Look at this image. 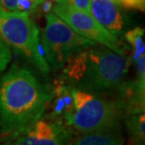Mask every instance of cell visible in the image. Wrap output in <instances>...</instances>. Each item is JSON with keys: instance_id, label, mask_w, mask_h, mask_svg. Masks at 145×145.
Returning a JSON list of instances; mask_svg holds the SVG:
<instances>
[{"instance_id": "obj_18", "label": "cell", "mask_w": 145, "mask_h": 145, "mask_svg": "<svg viewBox=\"0 0 145 145\" xmlns=\"http://www.w3.org/2000/svg\"><path fill=\"white\" fill-rule=\"evenodd\" d=\"M114 2H116V3H118V4L121 5V0H113Z\"/></svg>"}, {"instance_id": "obj_16", "label": "cell", "mask_w": 145, "mask_h": 145, "mask_svg": "<svg viewBox=\"0 0 145 145\" xmlns=\"http://www.w3.org/2000/svg\"><path fill=\"white\" fill-rule=\"evenodd\" d=\"M121 5L125 8H135V10L144 11L145 0H121Z\"/></svg>"}, {"instance_id": "obj_2", "label": "cell", "mask_w": 145, "mask_h": 145, "mask_svg": "<svg viewBox=\"0 0 145 145\" xmlns=\"http://www.w3.org/2000/svg\"><path fill=\"white\" fill-rule=\"evenodd\" d=\"M130 61L101 44L81 49L66 61L58 80L71 87L104 95L124 82Z\"/></svg>"}, {"instance_id": "obj_3", "label": "cell", "mask_w": 145, "mask_h": 145, "mask_svg": "<svg viewBox=\"0 0 145 145\" xmlns=\"http://www.w3.org/2000/svg\"><path fill=\"white\" fill-rule=\"evenodd\" d=\"M73 109L64 123L81 134L120 129L122 112L116 99L111 100L73 88Z\"/></svg>"}, {"instance_id": "obj_6", "label": "cell", "mask_w": 145, "mask_h": 145, "mask_svg": "<svg viewBox=\"0 0 145 145\" xmlns=\"http://www.w3.org/2000/svg\"><path fill=\"white\" fill-rule=\"evenodd\" d=\"M51 11L80 36L106 46L119 54L126 55L124 45L120 39L105 29L89 12L75 8L63 1H58Z\"/></svg>"}, {"instance_id": "obj_7", "label": "cell", "mask_w": 145, "mask_h": 145, "mask_svg": "<svg viewBox=\"0 0 145 145\" xmlns=\"http://www.w3.org/2000/svg\"><path fill=\"white\" fill-rule=\"evenodd\" d=\"M72 135L64 122L41 118L6 145H69Z\"/></svg>"}, {"instance_id": "obj_1", "label": "cell", "mask_w": 145, "mask_h": 145, "mask_svg": "<svg viewBox=\"0 0 145 145\" xmlns=\"http://www.w3.org/2000/svg\"><path fill=\"white\" fill-rule=\"evenodd\" d=\"M51 86L31 69L11 65L0 76V133L15 136L42 118Z\"/></svg>"}, {"instance_id": "obj_15", "label": "cell", "mask_w": 145, "mask_h": 145, "mask_svg": "<svg viewBox=\"0 0 145 145\" xmlns=\"http://www.w3.org/2000/svg\"><path fill=\"white\" fill-rule=\"evenodd\" d=\"M67 3L72 7L78 8V10L89 12V6H91V0H60Z\"/></svg>"}, {"instance_id": "obj_5", "label": "cell", "mask_w": 145, "mask_h": 145, "mask_svg": "<svg viewBox=\"0 0 145 145\" xmlns=\"http://www.w3.org/2000/svg\"><path fill=\"white\" fill-rule=\"evenodd\" d=\"M45 23L41 41L45 60L50 69L60 70L73 54L96 44L75 32L52 11L45 13Z\"/></svg>"}, {"instance_id": "obj_13", "label": "cell", "mask_w": 145, "mask_h": 145, "mask_svg": "<svg viewBox=\"0 0 145 145\" xmlns=\"http://www.w3.org/2000/svg\"><path fill=\"white\" fill-rule=\"evenodd\" d=\"M125 39L131 45L133 49L132 54V62H135L138 57L145 55V45H144V29L141 27H135V28L128 30L124 34Z\"/></svg>"}, {"instance_id": "obj_10", "label": "cell", "mask_w": 145, "mask_h": 145, "mask_svg": "<svg viewBox=\"0 0 145 145\" xmlns=\"http://www.w3.org/2000/svg\"><path fill=\"white\" fill-rule=\"evenodd\" d=\"M69 145H124L120 129L82 134Z\"/></svg>"}, {"instance_id": "obj_4", "label": "cell", "mask_w": 145, "mask_h": 145, "mask_svg": "<svg viewBox=\"0 0 145 145\" xmlns=\"http://www.w3.org/2000/svg\"><path fill=\"white\" fill-rule=\"evenodd\" d=\"M0 37L21 57L44 76L50 73L44 57L40 31L27 14L3 10L0 13Z\"/></svg>"}, {"instance_id": "obj_11", "label": "cell", "mask_w": 145, "mask_h": 145, "mask_svg": "<svg viewBox=\"0 0 145 145\" xmlns=\"http://www.w3.org/2000/svg\"><path fill=\"white\" fill-rule=\"evenodd\" d=\"M124 120L129 137V145H144L145 140V114L137 112L125 115Z\"/></svg>"}, {"instance_id": "obj_9", "label": "cell", "mask_w": 145, "mask_h": 145, "mask_svg": "<svg viewBox=\"0 0 145 145\" xmlns=\"http://www.w3.org/2000/svg\"><path fill=\"white\" fill-rule=\"evenodd\" d=\"M47 109H49V113L46 115V119L63 122L73 109V87L60 80L55 82L54 86L51 87V97L46 107Z\"/></svg>"}, {"instance_id": "obj_8", "label": "cell", "mask_w": 145, "mask_h": 145, "mask_svg": "<svg viewBox=\"0 0 145 145\" xmlns=\"http://www.w3.org/2000/svg\"><path fill=\"white\" fill-rule=\"evenodd\" d=\"M89 13L114 36L120 37L125 33L126 17L113 0H91Z\"/></svg>"}, {"instance_id": "obj_12", "label": "cell", "mask_w": 145, "mask_h": 145, "mask_svg": "<svg viewBox=\"0 0 145 145\" xmlns=\"http://www.w3.org/2000/svg\"><path fill=\"white\" fill-rule=\"evenodd\" d=\"M44 1V0H0V8L5 11L29 15Z\"/></svg>"}, {"instance_id": "obj_20", "label": "cell", "mask_w": 145, "mask_h": 145, "mask_svg": "<svg viewBox=\"0 0 145 145\" xmlns=\"http://www.w3.org/2000/svg\"><path fill=\"white\" fill-rule=\"evenodd\" d=\"M55 1H56V2H58V1H60V0H55Z\"/></svg>"}, {"instance_id": "obj_14", "label": "cell", "mask_w": 145, "mask_h": 145, "mask_svg": "<svg viewBox=\"0 0 145 145\" xmlns=\"http://www.w3.org/2000/svg\"><path fill=\"white\" fill-rule=\"evenodd\" d=\"M11 58L12 52L11 48L0 37V76L7 70L11 62Z\"/></svg>"}, {"instance_id": "obj_19", "label": "cell", "mask_w": 145, "mask_h": 145, "mask_svg": "<svg viewBox=\"0 0 145 145\" xmlns=\"http://www.w3.org/2000/svg\"><path fill=\"white\" fill-rule=\"evenodd\" d=\"M3 11V10H2V8H0V13H1V12Z\"/></svg>"}, {"instance_id": "obj_17", "label": "cell", "mask_w": 145, "mask_h": 145, "mask_svg": "<svg viewBox=\"0 0 145 145\" xmlns=\"http://www.w3.org/2000/svg\"><path fill=\"white\" fill-rule=\"evenodd\" d=\"M42 10H44V13H48V12H51L52 8H53V4L50 0H44L42 2Z\"/></svg>"}]
</instances>
